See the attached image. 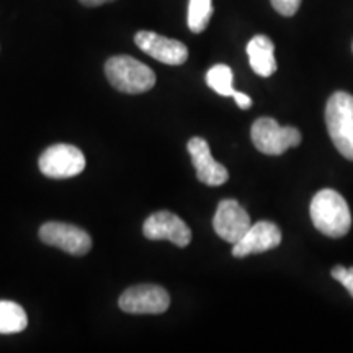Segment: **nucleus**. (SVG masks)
Wrapping results in <instances>:
<instances>
[{
	"instance_id": "nucleus-1",
	"label": "nucleus",
	"mask_w": 353,
	"mask_h": 353,
	"mask_svg": "<svg viewBox=\"0 0 353 353\" xmlns=\"http://www.w3.org/2000/svg\"><path fill=\"white\" fill-rule=\"evenodd\" d=\"M312 224L324 236L339 239L352 228V213L341 193L324 188L317 192L309 206Z\"/></svg>"
},
{
	"instance_id": "nucleus-2",
	"label": "nucleus",
	"mask_w": 353,
	"mask_h": 353,
	"mask_svg": "<svg viewBox=\"0 0 353 353\" xmlns=\"http://www.w3.org/2000/svg\"><path fill=\"white\" fill-rule=\"evenodd\" d=\"M108 82L123 94H144L156 85V74L149 65L131 56H113L105 64Z\"/></svg>"
},
{
	"instance_id": "nucleus-3",
	"label": "nucleus",
	"mask_w": 353,
	"mask_h": 353,
	"mask_svg": "<svg viewBox=\"0 0 353 353\" xmlns=\"http://www.w3.org/2000/svg\"><path fill=\"white\" fill-rule=\"evenodd\" d=\"M325 123L337 151L353 161V97L335 92L325 107Z\"/></svg>"
},
{
	"instance_id": "nucleus-4",
	"label": "nucleus",
	"mask_w": 353,
	"mask_h": 353,
	"mask_svg": "<svg viewBox=\"0 0 353 353\" xmlns=\"http://www.w3.org/2000/svg\"><path fill=\"white\" fill-rule=\"evenodd\" d=\"M257 151L267 156H281L290 148L301 144V132L293 126H280L273 118H259L250 130Z\"/></svg>"
},
{
	"instance_id": "nucleus-5",
	"label": "nucleus",
	"mask_w": 353,
	"mask_h": 353,
	"mask_svg": "<svg viewBox=\"0 0 353 353\" xmlns=\"http://www.w3.org/2000/svg\"><path fill=\"white\" fill-rule=\"evenodd\" d=\"M39 170L50 179H70L85 169V157L76 145L54 144L48 148L38 161Z\"/></svg>"
},
{
	"instance_id": "nucleus-6",
	"label": "nucleus",
	"mask_w": 353,
	"mask_h": 353,
	"mask_svg": "<svg viewBox=\"0 0 353 353\" xmlns=\"http://www.w3.org/2000/svg\"><path fill=\"white\" fill-rule=\"evenodd\" d=\"M118 304L130 314H162L170 306V296L159 285H136L121 294Z\"/></svg>"
},
{
	"instance_id": "nucleus-7",
	"label": "nucleus",
	"mask_w": 353,
	"mask_h": 353,
	"mask_svg": "<svg viewBox=\"0 0 353 353\" xmlns=\"http://www.w3.org/2000/svg\"><path fill=\"white\" fill-rule=\"evenodd\" d=\"M39 239L46 245L57 247L70 255H85L92 249L90 236L83 229L68 223H44L39 228Z\"/></svg>"
},
{
	"instance_id": "nucleus-8",
	"label": "nucleus",
	"mask_w": 353,
	"mask_h": 353,
	"mask_svg": "<svg viewBox=\"0 0 353 353\" xmlns=\"http://www.w3.org/2000/svg\"><path fill=\"white\" fill-rule=\"evenodd\" d=\"M144 237L151 241H170L179 247H187L192 241V231L187 223L170 211H157L144 221Z\"/></svg>"
},
{
	"instance_id": "nucleus-9",
	"label": "nucleus",
	"mask_w": 353,
	"mask_h": 353,
	"mask_svg": "<svg viewBox=\"0 0 353 353\" xmlns=\"http://www.w3.org/2000/svg\"><path fill=\"white\" fill-rule=\"evenodd\" d=\"M250 226L252 223L249 213L236 200H223L219 203L213 218V228L221 239L234 245L245 236Z\"/></svg>"
},
{
	"instance_id": "nucleus-10",
	"label": "nucleus",
	"mask_w": 353,
	"mask_h": 353,
	"mask_svg": "<svg viewBox=\"0 0 353 353\" xmlns=\"http://www.w3.org/2000/svg\"><path fill=\"white\" fill-rule=\"evenodd\" d=\"M134 43L141 51L164 64L180 65L188 59V48L182 41L165 38L154 32L136 33Z\"/></svg>"
},
{
	"instance_id": "nucleus-11",
	"label": "nucleus",
	"mask_w": 353,
	"mask_h": 353,
	"mask_svg": "<svg viewBox=\"0 0 353 353\" xmlns=\"http://www.w3.org/2000/svg\"><path fill=\"white\" fill-rule=\"evenodd\" d=\"M281 242V231L272 221H259L250 226L245 236L232 245V255L244 259L247 255L262 254L275 249Z\"/></svg>"
},
{
	"instance_id": "nucleus-12",
	"label": "nucleus",
	"mask_w": 353,
	"mask_h": 353,
	"mask_svg": "<svg viewBox=\"0 0 353 353\" xmlns=\"http://www.w3.org/2000/svg\"><path fill=\"white\" fill-rule=\"evenodd\" d=\"M188 152L192 156V162L195 165L196 176L201 183L208 187H219L226 183L229 172L223 164L214 161L211 156L210 144L203 138H192L188 141Z\"/></svg>"
},
{
	"instance_id": "nucleus-13",
	"label": "nucleus",
	"mask_w": 353,
	"mask_h": 353,
	"mask_svg": "<svg viewBox=\"0 0 353 353\" xmlns=\"http://www.w3.org/2000/svg\"><path fill=\"white\" fill-rule=\"evenodd\" d=\"M247 56H249L250 68L260 77H270L276 70L275 44L265 34H257L247 44Z\"/></svg>"
},
{
	"instance_id": "nucleus-14",
	"label": "nucleus",
	"mask_w": 353,
	"mask_h": 353,
	"mask_svg": "<svg viewBox=\"0 0 353 353\" xmlns=\"http://www.w3.org/2000/svg\"><path fill=\"white\" fill-rule=\"evenodd\" d=\"M28 325V316L20 304L0 301V334H19Z\"/></svg>"
},
{
	"instance_id": "nucleus-15",
	"label": "nucleus",
	"mask_w": 353,
	"mask_h": 353,
	"mask_svg": "<svg viewBox=\"0 0 353 353\" xmlns=\"http://www.w3.org/2000/svg\"><path fill=\"white\" fill-rule=\"evenodd\" d=\"M213 15V0H190L188 28L193 33L205 32Z\"/></svg>"
},
{
	"instance_id": "nucleus-16",
	"label": "nucleus",
	"mask_w": 353,
	"mask_h": 353,
	"mask_svg": "<svg viewBox=\"0 0 353 353\" xmlns=\"http://www.w3.org/2000/svg\"><path fill=\"white\" fill-rule=\"evenodd\" d=\"M232 70L226 64H216L206 72V83H208V87L223 97H232L234 92H236L232 85Z\"/></svg>"
},
{
	"instance_id": "nucleus-17",
	"label": "nucleus",
	"mask_w": 353,
	"mask_h": 353,
	"mask_svg": "<svg viewBox=\"0 0 353 353\" xmlns=\"http://www.w3.org/2000/svg\"><path fill=\"white\" fill-rule=\"evenodd\" d=\"M332 278L334 280L341 281L353 298V267L345 268L342 267V265H337V267L332 268Z\"/></svg>"
},
{
	"instance_id": "nucleus-18",
	"label": "nucleus",
	"mask_w": 353,
	"mask_h": 353,
	"mask_svg": "<svg viewBox=\"0 0 353 353\" xmlns=\"http://www.w3.org/2000/svg\"><path fill=\"white\" fill-rule=\"evenodd\" d=\"M272 7L283 17H293L298 12L303 0H270Z\"/></svg>"
},
{
	"instance_id": "nucleus-19",
	"label": "nucleus",
	"mask_w": 353,
	"mask_h": 353,
	"mask_svg": "<svg viewBox=\"0 0 353 353\" xmlns=\"http://www.w3.org/2000/svg\"><path fill=\"white\" fill-rule=\"evenodd\" d=\"M232 99L236 100V103L239 105V108H242V110H247V108L252 107V99H250L249 95L242 94V92H237V90L234 92Z\"/></svg>"
},
{
	"instance_id": "nucleus-20",
	"label": "nucleus",
	"mask_w": 353,
	"mask_h": 353,
	"mask_svg": "<svg viewBox=\"0 0 353 353\" xmlns=\"http://www.w3.org/2000/svg\"><path fill=\"white\" fill-rule=\"evenodd\" d=\"M79 2L85 7H99V6H103V3L113 2V0H79Z\"/></svg>"
}]
</instances>
